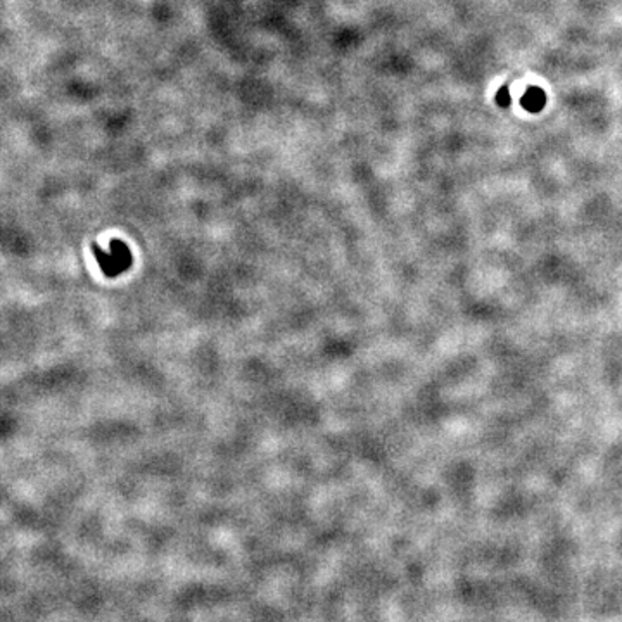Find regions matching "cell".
<instances>
[{"label":"cell","instance_id":"obj_3","mask_svg":"<svg viewBox=\"0 0 622 622\" xmlns=\"http://www.w3.org/2000/svg\"><path fill=\"white\" fill-rule=\"evenodd\" d=\"M510 92H508V88L506 87H503L500 92H498L496 94V102L500 104V106H503V107H506V106H510Z\"/></svg>","mask_w":622,"mask_h":622},{"label":"cell","instance_id":"obj_2","mask_svg":"<svg viewBox=\"0 0 622 622\" xmlns=\"http://www.w3.org/2000/svg\"><path fill=\"white\" fill-rule=\"evenodd\" d=\"M545 104H546V94L541 90V88L531 87L526 94L522 95V106L526 107L527 111H531V113H538V111H541L543 107H545Z\"/></svg>","mask_w":622,"mask_h":622},{"label":"cell","instance_id":"obj_1","mask_svg":"<svg viewBox=\"0 0 622 622\" xmlns=\"http://www.w3.org/2000/svg\"><path fill=\"white\" fill-rule=\"evenodd\" d=\"M132 263V256H130L128 248L121 242H113V248H111L109 255H102L100 252V264H102L104 271L107 275H118L121 271H125L126 268Z\"/></svg>","mask_w":622,"mask_h":622}]
</instances>
